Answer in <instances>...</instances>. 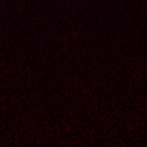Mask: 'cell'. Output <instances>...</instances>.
Wrapping results in <instances>:
<instances>
[]
</instances>
